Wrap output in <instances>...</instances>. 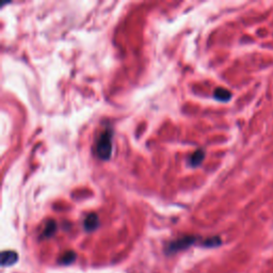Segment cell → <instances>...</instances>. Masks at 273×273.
I'll return each mask as SVG.
<instances>
[{"label":"cell","mask_w":273,"mask_h":273,"mask_svg":"<svg viewBox=\"0 0 273 273\" xmlns=\"http://www.w3.org/2000/svg\"><path fill=\"white\" fill-rule=\"evenodd\" d=\"M75 260H76V254L72 252V251H70V252H66L61 256L60 260H59V263L61 265H71L75 262Z\"/></svg>","instance_id":"ba28073f"},{"label":"cell","mask_w":273,"mask_h":273,"mask_svg":"<svg viewBox=\"0 0 273 273\" xmlns=\"http://www.w3.org/2000/svg\"><path fill=\"white\" fill-rule=\"evenodd\" d=\"M195 241H196V238L194 236H185V237H182L180 239H176L172 242H170L166 249V252L167 253L180 252V251H183L192 246Z\"/></svg>","instance_id":"7a4b0ae2"},{"label":"cell","mask_w":273,"mask_h":273,"mask_svg":"<svg viewBox=\"0 0 273 273\" xmlns=\"http://www.w3.org/2000/svg\"><path fill=\"white\" fill-rule=\"evenodd\" d=\"M56 231H57V223L55 222L54 220L48 221V222L45 225V228H44V231H43L42 237L43 238H49L56 233Z\"/></svg>","instance_id":"52a82bcc"},{"label":"cell","mask_w":273,"mask_h":273,"mask_svg":"<svg viewBox=\"0 0 273 273\" xmlns=\"http://www.w3.org/2000/svg\"><path fill=\"white\" fill-rule=\"evenodd\" d=\"M84 226L87 232H93L96 230L99 226V219L96 213H90V215H88L85 219Z\"/></svg>","instance_id":"277c9868"},{"label":"cell","mask_w":273,"mask_h":273,"mask_svg":"<svg viewBox=\"0 0 273 273\" xmlns=\"http://www.w3.org/2000/svg\"><path fill=\"white\" fill-rule=\"evenodd\" d=\"M204 158H205V152L202 149L197 150L189 157V165L191 167L200 166L202 164V161L204 160Z\"/></svg>","instance_id":"5b68a950"},{"label":"cell","mask_w":273,"mask_h":273,"mask_svg":"<svg viewBox=\"0 0 273 273\" xmlns=\"http://www.w3.org/2000/svg\"><path fill=\"white\" fill-rule=\"evenodd\" d=\"M18 261V254L14 251H3L1 253V266L2 267H10Z\"/></svg>","instance_id":"3957f363"},{"label":"cell","mask_w":273,"mask_h":273,"mask_svg":"<svg viewBox=\"0 0 273 273\" xmlns=\"http://www.w3.org/2000/svg\"><path fill=\"white\" fill-rule=\"evenodd\" d=\"M221 243H222V241H221L220 237L216 236V237H210L208 239H206L203 242V246L206 248H216V247L221 246Z\"/></svg>","instance_id":"9c48e42d"},{"label":"cell","mask_w":273,"mask_h":273,"mask_svg":"<svg viewBox=\"0 0 273 273\" xmlns=\"http://www.w3.org/2000/svg\"><path fill=\"white\" fill-rule=\"evenodd\" d=\"M213 96L219 101H228L232 98V93L224 88H217L213 93Z\"/></svg>","instance_id":"8992f818"},{"label":"cell","mask_w":273,"mask_h":273,"mask_svg":"<svg viewBox=\"0 0 273 273\" xmlns=\"http://www.w3.org/2000/svg\"><path fill=\"white\" fill-rule=\"evenodd\" d=\"M96 155L102 160H109L112 153V130L105 129L96 141Z\"/></svg>","instance_id":"6da1fadb"}]
</instances>
